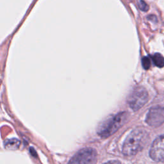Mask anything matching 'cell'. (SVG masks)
Instances as JSON below:
<instances>
[{
    "instance_id": "obj_1",
    "label": "cell",
    "mask_w": 164,
    "mask_h": 164,
    "mask_svg": "<svg viewBox=\"0 0 164 164\" xmlns=\"http://www.w3.org/2000/svg\"><path fill=\"white\" fill-rule=\"evenodd\" d=\"M149 140L148 133L142 129H136L126 137L123 144L122 153L125 156H134L145 147Z\"/></svg>"
},
{
    "instance_id": "obj_2",
    "label": "cell",
    "mask_w": 164,
    "mask_h": 164,
    "mask_svg": "<svg viewBox=\"0 0 164 164\" xmlns=\"http://www.w3.org/2000/svg\"><path fill=\"white\" fill-rule=\"evenodd\" d=\"M126 113L125 112L119 113L114 116L111 119L105 121L100 126L98 134L101 137H107L113 134L117 130L122 126L126 119Z\"/></svg>"
},
{
    "instance_id": "obj_3",
    "label": "cell",
    "mask_w": 164,
    "mask_h": 164,
    "mask_svg": "<svg viewBox=\"0 0 164 164\" xmlns=\"http://www.w3.org/2000/svg\"><path fill=\"white\" fill-rule=\"evenodd\" d=\"M97 155L96 151L93 148H84L71 158L68 164H95Z\"/></svg>"
},
{
    "instance_id": "obj_4",
    "label": "cell",
    "mask_w": 164,
    "mask_h": 164,
    "mask_svg": "<svg viewBox=\"0 0 164 164\" xmlns=\"http://www.w3.org/2000/svg\"><path fill=\"white\" fill-rule=\"evenodd\" d=\"M148 93L142 86L135 88L128 98V103L133 110L137 111L147 103Z\"/></svg>"
},
{
    "instance_id": "obj_5",
    "label": "cell",
    "mask_w": 164,
    "mask_h": 164,
    "mask_svg": "<svg viewBox=\"0 0 164 164\" xmlns=\"http://www.w3.org/2000/svg\"><path fill=\"white\" fill-rule=\"evenodd\" d=\"M145 122L151 127H159L164 122V108L156 106L153 107L148 112Z\"/></svg>"
},
{
    "instance_id": "obj_6",
    "label": "cell",
    "mask_w": 164,
    "mask_h": 164,
    "mask_svg": "<svg viewBox=\"0 0 164 164\" xmlns=\"http://www.w3.org/2000/svg\"><path fill=\"white\" fill-rule=\"evenodd\" d=\"M149 156L155 162H164V135L159 136L153 141L150 147Z\"/></svg>"
},
{
    "instance_id": "obj_7",
    "label": "cell",
    "mask_w": 164,
    "mask_h": 164,
    "mask_svg": "<svg viewBox=\"0 0 164 164\" xmlns=\"http://www.w3.org/2000/svg\"><path fill=\"white\" fill-rule=\"evenodd\" d=\"M20 142L19 140H17L16 138H12L10 140H7L6 143L5 144V145L7 149H17L19 146Z\"/></svg>"
},
{
    "instance_id": "obj_8",
    "label": "cell",
    "mask_w": 164,
    "mask_h": 164,
    "mask_svg": "<svg viewBox=\"0 0 164 164\" xmlns=\"http://www.w3.org/2000/svg\"><path fill=\"white\" fill-rule=\"evenodd\" d=\"M153 61L158 67H163L164 66V58L160 53H155L153 57Z\"/></svg>"
},
{
    "instance_id": "obj_9",
    "label": "cell",
    "mask_w": 164,
    "mask_h": 164,
    "mask_svg": "<svg viewBox=\"0 0 164 164\" xmlns=\"http://www.w3.org/2000/svg\"><path fill=\"white\" fill-rule=\"evenodd\" d=\"M142 64L144 69L145 70L149 69L151 67V60L148 57H144L142 59Z\"/></svg>"
},
{
    "instance_id": "obj_10",
    "label": "cell",
    "mask_w": 164,
    "mask_h": 164,
    "mask_svg": "<svg viewBox=\"0 0 164 164\" xmlns=\"http://www.w3.org/2000/svg\"><path fill=\"white\" fill-rule=\"evenodd\" d=\"M138 7L142 11L144 12H147L149 10V6H148L146 3L143 0H140V1H139Z\"/></svg>"
},
{
    "instance_id": "obj_11",
    "label": "cell",
    "mask_w": 164,
    "mask_h": 164,
    "mask_svg": "<svg viewBox=\"0 0 164 164\" xmlns=\"http://www.w3.org/2000/svg\"><path fill=\"white\" fill-rule=\"evenodd\" d=\"M103 164H121V163H120V162L118 160H111Z\"/></svg>"
}]
</instances>
